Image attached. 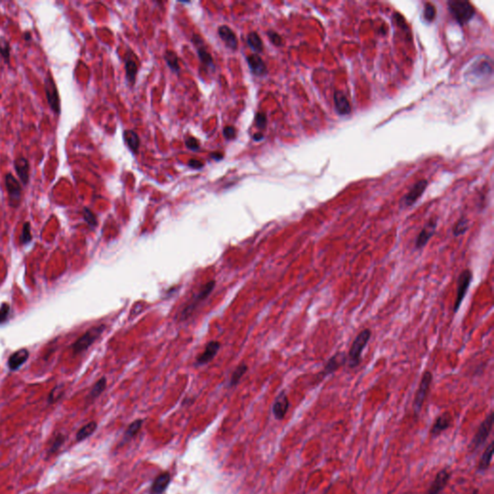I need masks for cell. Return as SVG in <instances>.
Here are the masks:
<instances>
[{
	"label": "cell",
	"mask_w": 494,
	"mask_h": 494,
	"mask_svg": "<svg viewBox=\"0 0 494 494\" xmlns=\"http://www.w3.org/2000/svg\"><path fill=\"white\" fill-rule=\"evenodd\" d=\"M370 339V329H364L362 330L353 341L350 353L348 355V365L350 368H355L359 365L361 361V354L365 347L367 346L368 342Z\"/></svg>",
	"instance_id": "obj_1"
},
{
	"label": "cell",
	"mask_w": 494,
	"mask_h": 494,
	"mask_svg": "<svg viewBox=\"0 0 494 494\" xmlns=\"http://www.w3.org/2000/svg\"><path fill=\"white\" fill-rule=\"evenodd\" d=\"M448 8L453 17L460 24L467 23L475 15V9L468 1L452 0L448 2Z\"/></svg>",
	"instance_id": "obj_2"
},
{
	"label": "cell",
	"mask_w": 494,
	"mask_h": 494,
	"mask_svg": "<svg viewBox=\"0 0 494 494\" xmlns=\"http://www.w3.org/2000/svg\"><path fill=\"white\" fill-rule=\"evenodd\" d=\"M106 329V325H98L90 328L80 338H78L72 345L71 349L73 353H81L88 350L103 334Z\"/></svg>",
	"instance_id": "obj_3"
},
{
	"label": "cell",
	"mask_w": 494,
	"mask_h": 494,
	"mask_svg": "<svg viewBox=\"0 0 494 494\" xmlns=\"http://www.w3.org/2000/svg\"><path fill=\"white\" fill-rule=\"evenodd\" d=\"M494 412L492 411L487 417L486 419L481 423V425L479 426V429L477 432L475 433L471 443H470V450L472 452H475L477 451L481 446H483L486 441L488 440L489 436L491 435V433L493 432V429H494Z\"/></svg>",
	"instance_id": "obj_4"
},
{
	"label": "cell",
	"mask_w": 494,
	"mask_h": 494,
	"mask_svg": "<svg viewBox=\"0 0 494 494\" xmlns=\"http://www.w3.org/2000/svg\"><path fill=\"white\" fill-rule=\"evenodd\" d=\"M214 287H215V281L214 280L210 281L205 286H203V288L197 293V295H195L193 297V299L190 300V302L181 312V318H180V319L181 320H185L187 318H189L193 314V312L195 311L196 307L199 305V303H201L203 300H205L210 296V294L213 291Z\"/></svg>",
	"instance_id": "obj_5"
},
{
	"label": "cell",
	"mask_w": 494,
	"mask_h": 494,
	"mask_svg": "<svg viewBox=\"0 0 494 494\" xmlns=\"http://www.w3.org/2000/svg\"><path fill=\"white\" fill-rule=\"evenodd\" d=\"M432 373L430 370H427L423 373L422 379L420 381L418 390L416 392L414 401H413V410L415 415H418L423 407L424 402L426 400V397L429 393L430 386L432 384Z\"/></svg>",
	"instance_id": "obj_6"
},
{
	"label": "cell",
	"mask_w": 494,
	"mask_h": 494,
	"mask_svg": "<svg viewBox=\"0 0 494 494\" xmlns=\"http://www.w3.org/2000/svg\"><path fill=\"white\" fill-rule=\"evenodd\" d=\"M472 280V272L469 269H464L460 272L457 282V298L454 303V313H457L463 301L466 293L469 289Z\"/></svg>",
	"instance_id": "obj_7"
},
{
	"label": "cell",
	"mask_w": 494,
	"mask_h": 494,
	"mask_svg": "<svg viewBox=\"0 0 494 494\" xmlns=\"http://www.w3.org/2000/svg\"><path fill=\"white\" fill-rule=\"evenodd\" d=\"M5 187L8 192L9 197V204L13 208H17L19 206L22 196V189L21 185H19L18 181L15 178V176L11 173H8L5 175Z\"/></svg>",
	"instance_id": "obj_8"
},
{
	"label": "cell",
	"mask_w": 494,
	"mask_h": 494,
	"mask_svg": "<svg viewBox=\"0 0 494 494\" xmlns=\"http://www.w3.org/2000/svg\"><path fill=\"white\" fill-rule=\"evenodd\" d=\"M45 90H46V97L49 106H51L52 110L56 113L60 114L61 112V103H60V97L58 94V90L56 87V84L52 76H48L45 79Z\"/></svg>",
	"instance_id": "obj_9"
},
{
	"label": "cell",
	"mask_w": 494,
	"mask_h": 494,
	"mask_svg": "<svg viewBox=\"0 0 494 494\" xmlns=\"http://www.w3.org/2000/svg\"><path fill=\"white\" fill-rule=\"evenodd\" d=\"M468 74L472 78H485L493 73V63L488 57H481L474 61L468 69Z\"/></svg>",
	"instance_id": "obj_10"
},
{
	"label": "cell",
	"mask_w": 494,
	"mask_h": 494,
	"mask_svg": "<svg viewBox=\"0 0 494 494\" xmlns=\"http://www.w3.org/2000/svg\"><path fill=\"white\" fill-rule=\"evenodd\" d=\"M451 476H452V472L449 468H444L442 470H440L433 482L432 483V485L430 486L427 494H439L447 486V484L449 483L450 479H451Z\"/></svg>",
	"instance_id": "obj_11"
},
{
	"label": "cell",
	"mask_w": 494,
	"mask_h": 494,
	"mask_svg": "<svg viewBox=\"0 0 494 494\" xmlns=\"http://www.w3.org/2000/svg\"><path fill=\"white\" fill-rule=\"evenodd\" d=\"M427 186H428V182L426 180H421V181L417 182L410 188V190L407 192V194L403 198L402 204L405 207L412 206L423 195Z\"/></svg>",
	"instance_id": "obj_12"
},
{
	"label": "cell",
	"mask_w": 494,
	"mask_h": 494,
	"mask_svg": "<svg viewBox=\"0 0 494 494\" xmlns=\"http://www.w3.org/2000/svg\"><path fill=\"white\" fill-rule=\"evenodd\" d=\"M437 226V219L432 218L422 229V231L419 233L418 237L415 240V248L416 249H422L423 247H426V245L429 243V241L432 239L435 229Z\"/></svg>",
	"instance_id": "obj_13"
},
{
	"label": "cell",
	"mask_w": 494,
	"mask_h": 494,
	"mask_svg": "<svg viewBox=\"0 0 494 494\" xmlns=\"http://www.w3.org/2000/svg\"><path fill=\"white\" fill-rule=\"evenodd\" d=\"M289 406H290L289 398H288L286 392L282 391L275 399V402L272 406V412H273L274 417L277 420L284 419L287 412H288Z\"/></svg>",
	"instance_id": "obj_14"
},
{
	"label": "cell",
	"mask_w": 494,
	"mask_h": 494,
	"mask_svg": "<svg viewBox=\"0 0 494 494\" xmlns=\"http://www.w3.org/2000/svg\"><path fill=\"white\" fill-rule=\"evenodd\" d=\"M453 423V418L449 412H444L443 414L439 415L436 420L434 421L431 429V435L432 437H437L443 432H445L447 429L451 427Z\"/></svg>",
	"instance_id": "obj_15"
},
{
	"label": "cell",
	"mask_w": 494,
	"mask_h": 494,
	"mask_svg": "<svg viewBox=\"0 0 494 494\" xmlns=\"http://www.w3.org/2000/svg\"><path fill=\"white\" fill-rule=\"evenodd\" d=\"M347 361H348V356L345 353H337L327 361L326 365L324 366V369L320 373L323 375L333 373L336 370H339V368H341Z\"/></svg>",
	"instance_id": "obj_16"
},
{
	"label": "cell",
	"mask_w": 494,
	"mask_h": 494,
	"mask_svg": "<svg viewBox=\"0 0 494 494\" xmlns=\"http://www.w3.org/2000/svg\"><path fill=\"white\" fill-rule=\"evenodd\" d=\"M14 167L20 182L23 185H27L29 183V169H30L28 160L24 157H19L15 159Z\"/></svg>",
	"instance_id": "obj_17"
},
{
	"label": "cell",
	"mask_w": 494,
	"mask_h": 494,
	"mask_svg": "<svg viewBox=\"0 0 494 494\" xmlns=\"http://www.w3.org/2000/svg\"><path fill=\"white\" fill-rule=\"evenodd\" d=\"M219 349H220V343L219 342H217V341L210 342L207 345L204 353L197 357L198 364L199 365H203V364H207V363L211 362L215 357V355L217 354Z\"/></svg>",
	"instance_id": "obj_18"
},
{
	"label": "cell",
	"mask_w": 494,
	"mask_h": 494,
	"mask_svg": "<svg viewBox=\"0 0 494 494\" xmlns=\"http://www.w3.org/2000/svg\"><path fill=\"white\" fill-rule=\"evenodd\" d=\"M218 35L229 49H231L233 51H236L238 49L239 43H238L237 36L230 27H228L226 25L220 26L218 28Z\"/></svg>",
	"instance_id": "obj_19"
},
{
	"label": "cell",
	"mask_w": 494,
	"mask_h": 494,
	"mask_svg": "<svg viewBox=\"0 0 494 494\" xmlns=\"http://www.w3.org/2000/svg\"><path fill=\"white\" fill-rule=\"evenodd\" d=\"M247 63H248V66H249L252 73L257 76H263L267 71L265 62L263 61L261 56L258 54L249 55L247 57Z\"/></svg>",
	"instance_id": "obj_20"
},
{
	"label": "cell",
	"mask_w": 494,
	"mask_h": 494,
	"mask_svg": "<svg viewBox=\"0 0 494 494\" xmlns=\"http://www.w3.org/2000/svg\"><path fill=\"white\" fill-rule=\"evenodd\" d=\"M171 481V476L169 472H163L160 475H159L156 480L154 481L150 494H162L169 486Z\"/></svg>",
	"instance_id": "obj_21"
},
{
	"label": "cell",
	"mask_w": 494,
	"mask_h": 494,
	"mask_svg": "<svg viewBox=\"0 0 494 494\" xmlns=\"http://www.w3.org/2000/svg\"><path fill=\"white\" fill-rule=\"evenodd\" d=\"M29 357V352L26 349H21L14 353L8 360V366L11 370H18L23 363L27 361Z\"/></svg>",
	"instance_id": "obj_22"
},
{
	"label": "cell",
	"mask_w": 494,
	"mask_h": 494,
	"mask_svg": "<svg viewBox=\"0 0 494 494\" xmlns=\"http://www.w3.org/2000/svg\"><path fill=\"white\" fill-rule=\"evenodd\" d=\"M334 104L338 114L349 115L352 111L351 104L343 92H336L334 94Z\"/></svg>",
	"instance_id": "obj_23"
},
{
	"label": "cell",
	"mask_w": 494,
	"mask_h": 494,
	"mask_svg": "<svg viewBox=\"0 0 494 494\" xmlns=\"http://www.w3.org/2000/svg\"><path fill=\"white\" fill-rule=\"evenodd\" d=\"M66 441V436L62 432H56L53 434V436L50 439L48 449H47V455L48 458L55 455L64 445Z\"/></svg>",
	"instance_id": "obj_24"
},
{
	"label": "cell",
	"mask_w": 494,
	"mask_h": 494,
	"mask_svg": "<svg viewBox=\"0 0 494 494\" xmlns=\"http://www.w3.org/2000/svg\"><path fill=\"white\" fill-rule=\"evenodd\" d=\"M493 455H494V442H491L489 444V446L486 448V450L484 451V453L481 457V459L479 461V464L477 467V470L479 472H484L489 469V467L492 463V460H493Z\"/></svg>",
	"instance_id": "obj_25"
},
{
	"label": "cell",
	"mask_w": 494,
	"mask_h": 494,
	"mask_svg": "<svg viewBox=\"0 0 494 494\" xmlns=\"http://www.w3.org/2000/svg\"><path fill=\"white\" fill-rule=\"evenodd\" d=\"M124 139L126 143L127 147L133 152L137 153L139 146H140V140L138 134L134 130H124Z\"/></svg>",
	"instance_id": "obj_26"
},
{
	"label": "cell",
	"mask_w": 494,
	"mask_h": 494,
	"mask_svg": "<svg viewBox=\"0 0 494 494\" xmlns=\"http://www.w3.org/2000/svg\"><path fill=\"white\" fill-rule=\"evenodd\" d=\"M97 428H98V425L95 421L89 422L88 424L84 425L82 428L79 429V431L76 433V436H75L76 441L81 442V441L85 440L86 438H88L89 436H91L94 432H96Z\"/></svg>",
	"instance_id": "obj_27"
},
{
	"label": "cell",
	"mask_w": 494,
	"mask_h": 494,
	"mask_svg": "<svg viewBox=\"0 0 494 494\" xmlns=\"http://www.w3.org/2000/svg\"><path fill=\"white\" fill-rule=\"evenodd\" d=\"M106 384H107V381H106V377H102L100 378L96 383L95 385L93 386L92 390L90 391L88 397H87V400L88 401H94L95 399H97L106 388Z\"/></svg>",
	"instance_id": "obj_28"
},
{
	"label": "cell",
	"mask_w": 494,
	"mask_h": 494,
	"mask_svg": "<svg viewBox=\"0 0 494 494\" xmlns=\"http://www.w3.org/2000/svg\"><path fill=\"white\" fill-rule=\"evenodd\" d=\"M248 46L257 53H261L264 50V45L261 37L256 32H250L247 36Z\"/></svg>",
	"instance_id": "obj_29"
},
{
	"label": "cell",
	"mask_w": 494,
	"mask_h": 494,
	"mask_svg": "<svg viewBox=\"0 0 494 494\" xmlns=\"http://www.w3.org/2000/svg\"><path fill=\"white\" fill-rule=\"evenodd\" d=\"M468 228H469V221L466 217L462 216L455 224V226L453 228V235L455 237H459V236L465 234L466 231L468 230Z\"/></svg>",
	"instance_id": "obj_30"
},
{
	"label": "cell",
	"mask_w": 494,
	"mask_h": 494,
	"mask_svg": "<svg viewBox=\"0 0 494 494\" xmlns=\"http://www.w3.org/2000/svg\"><path fill=\"white\" fill-rule=\"evenodd\" d=\"M197 53H198V56H199L200 60L205 66L210 67V68H213L214 67L212 55L210 54V53L204 47H199L197 49Z\"/></svg>",
	"instance_id": "obj_31"
},
{
	"label": "cell",
	"mask_w": 494,
	"mask_h": 494,
	"mask_svg": "<svg viewBox=\"0 0 494 494\" xmlns=\"http://www.w3.org/2000/svg\"><path fill=\"white\" fill-rule=\"evenodd\" d=\"M165 60L167 65L169 66V68H171L173 71H180V64H179V59H178V56L177 54L172 52V51H167L165 53Z\"/></svg>",
	"instance_id": "obj_32"
},
{
	"label": "cell",
	"mask_w": 494,
	"mask_h": 494,
	"mask_svg": "<svg viewBox=\"0 0 494 494\" xmlns=\"http://www.w3.org/2000/svg\"><path fill=\"white\" fill-rule=\"evenodd\" d=\"M248 370V367H247V364L243 363L241 364L236 370L233 372L232 374V377H231V380H230V385L231 386H235L239 383V381L241 380V378L245 375V373L247 372Z\"/></svg>",
	"instance_id": "obj_33"
},
{
	"label": "cell",
	"mask_w": 494,
	"mask_h": 494,
	"mask_svg": "<svg viewBox=\"0 0 494 494\" xmlns=\"http://www.w3.org/2000/svg\"><path fill=\"white\" fill-rule=\"evenodd\" d=\"M142 424H143V421L141 419H137L135 421H133L129 426L128 428L126 429L125 433H124V437L125 438H132L133 436H135L137 434V432L140 431L141 427H142Z\"/></svg>",
	"instance_id": "obj_34"
},
{
	"label": "cell",
	"mask_w": 494,
	"mask_h": 494,
	"mask_svg": "<svg viewBox=\"0 0 494 494\" xmlns=\"http://www.w3.org/2000/svg\"><path fill=\"white\" fill-rule=\"evenodd\" d=\"M0 55L2 56V58L6 63L10 62L11 47H10L9 42L4 38L0 39Z\"/></svg>",
	"instance_id": "obj_35"
},
{
	"label": "cell",
	"mask_w": 494,
	"mask_h": 494,
	"mask_svg": "<svg viewBox=\"0 0 494 494\" xmlns=\"http://www.w3.org/2000/svg\"><path fill=\"white\" fill-rule=\"evenodd\" d=\"M125 72L127 79L130 81V83H133L135 80V76L137 73V65L136 63L132 60H128L125 62Z\"/></svg>",
	"instance_id": "obj_36"
},
{
	"label": "cell",
	"mask_w": 494,
	"mask_h": 494,
	"mask_svg": "<svg viewBox=\"0 0 494 494\" xmlns=\"http://www.w3.org/2000/svg\"><path fill=\"white\" fill-rule=\"evenodd\" d=\"M31 240H32V235H31L30 223L29 222H25L23 224L22 232H21V235L19 237V243L21 245H26L29 242H31Z\"/></svg>",
	"instance_id": "obj_37"
},
{
	"label": "cell",
	"mask_w": 494,
	"mask_h": 494,
	"mask_svg": "<svg viewBox=\"0 0 494 494\" xmlns=\"http://www.w3.org/2000/svg\"><path fill=\"white\" fill-rule=\"evenodd\" d=\"M82 214H83L84 220L87 222V224L89 226L96 227L98 225L97 217H96V215L93 213V212L91 210H89L88 208H84L83 212H82Z\"/></svg>",
	"instance_id": "obj_38"
},
{
	"label": "cell",
	"mask_w": 494,
	"mask_h": 494,
	"mask_svg": "<svg viewBox=\"0 0 494 494\" xmlns=\"http://www.w3.org/2000/svg\"><path fill=\"white\" fill-rule=\"evenodd\" d=\"M423 15H424V18L427 21L432 22V20L435 18V16H436V9H435L434 5H432L431 3H427L425 5Z\"/></svg>",
	"instance_id": "obj_39"
},
{
	"label": "cell",
	"mask_w": 494,
	"mask_h": 494,
	"mask_svg": "<svg viewBox=\"0 0 494 494\" xmlns=\"http://www.w3.org/2000/svg\"><path fill=\"white\" fill-rule=\"evenodd\" d=\"M255 121H256V124L257 126L260 128V129H265V126H266V115L263 112H259L256 114V117H255Z\"/></svg>",
	"instance_id": "obj_40"
},
{
	"label": "cell",
	"mask_w": 494,
	"mask_h": 494,
	"mask_svg": "<svg viewBox=\"0 0 494 494\" xmlns=\"http://www.w3.org/2000/svg\"><path fill=\"white\" fill-rule=\"evenodd\" d=\"M10 315V305L7 303H3L0 307V324L7 321Z\"/></svg>",
	"instance_id": "obj_41"
},
{
	"label": "cell",
	"mask_w": 494,
	"mask_h": 494,
	"mask_svg": "<svg viewBox=\"0 0 494 494\" xmlns=\"http://www.w3.org/2000/svg\"><path fill=\"white\" fill-rule=\"evenodd\" d=\"M267 36H268V38H269L270 42H271L273 45H275V46H277V47H280V46L282 45V38H281V36H280L278 33H276L275 31L269 30V31L267 32Z\"/></svg>",
	"instance_id": "obj_42"
},
{
	"label": "cell",
	"mask_w": 494,
	"mask_h": 494,
	"mask_svg": "<svg viewBox=\"0 0 494 494\" xmlns=\"http://www.w3.org/2000/svg\"><path fill=\"white\" fill-rule=\"evenodd\" d=\"M185 146L191 151H197L200 148V143L196 138L189 137L185 140Z\"/></svg>",
	"instance_id": "obj_43"
},
{
	"label": "cell",
	"mask_w": 494,
	"mask_h": 494,
	"mask_svg": "<svg viewBox=\"0 0 494 494\" xmlns=\"http://www.w3.org/2000/svg\"><path fill=\"white\" fill-rule=\"evenodd\" d=\"M223 134H224L226 139L232 140V139H234L236 137V129L232 125H227L223 129Z\"/></svg>",
	"instance_id": "obj_44"
},
{
	"label": "cell",
	"mask_w": 494,
	"mask_h": 494,
	"mask_svg": "<svg viewBox=\"0 0 494 494\" xmlns=\"http://www.w3.org/2000/svg\"><path fill=\"white\" fill-rule=\"evenodd\" d=\"M188 166H189V167H191V168H193V169H197V170H198V169H201V168H203V167H204V163H203V162H201V161H200V160H198V159H190V160H189V162H188Z\"/></svg>",
	"instance_id": "obj_45"
},
{
	"label": "cell",
	"mask_w": 494,
	"mask_h": 494,
	"mask_svg": "<svg viewBox=\"0 0 494 494\" xmlns=\"http://www.w3.org/2000/svg\"><path fill=\"white\" fill-rule=\"evenodd\" d=\"M212 159H214L215 160H217V161H218V160H220V159H223V154H221V153H217V152H216V153H212Z\"/></svg>",
	"instance_id": "obj_46"
},
{
	"label": "cell",
	"mask_w": 494,
	"mask_h": 494,
	"mask_svg": "<svg viewBox=\"0 0 494 494\" xmlns=\"http://www.w3.org/2000/svg\"><path fill=\"white\" fill-rule=\"evenodd\" d=\"M253 139H254L255 141L262 140V139H264V134H263L262 132H258V133H256V134H254V135H253Z\"/></svg>",
	"instance_id": "obj_47"
},
{
	"label": "cell",
	"mask_w": 494,
	"mask_h": 494,
	"mask_svg": "<svg viewBox=\"0 0 494 494\" xmlns=\"http://www.w3.org/2000/svg\"><path fill=\"white\" fill-rule=\"evenodd\" d=\"M23 39H24L26 42L31 41V33H30L29 31H26V32L23 34Z\"/></svg>",
	"instance_id": "obj_48"
},
{
	"label": "cell",
	"mask_w": 494,
	"mask_h": 494,
	"mask_svg": "<svg viewBox=\"0 0 494 494\" xmlns=\"http://www.w3.org/2000/svg\"><path fill=\"white\" fill-rule=\"evenodd\" d=\"M470 494H478V490H474V492Z\"/></svg>",
	"instance_id": "obj_49"
}]
</instances>
